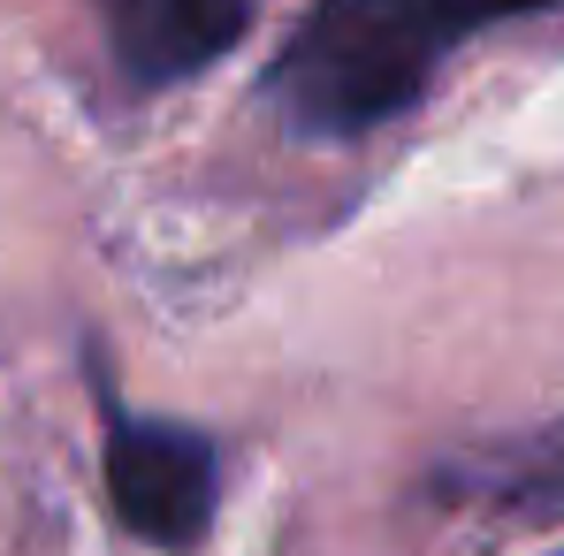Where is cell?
I'll list each match as a JSON object with an SVG mask.
<instances>
[{"label":"cell","mask_w":564,"mask_h":556,"mask_svg":"<svg viewBox=\"0 0 564 556\" xmlns=\"http://www.w3.org/2000/svg\"><path fill=\"white\" fill-rule=\"evenodd\" d=\"M466 31H480L466 0H321L282 39L268 99L305 138H359L427 92Z\"/></svg>","instance_id":"obj_1"},{"label":"cell","mask_w":564,"mask_h":556,"mask_svg":"<svg viewBox=\"0 0 564 556\" xmlns=\"http://www.w3.org/2000/svg\"><path fill=\"white\" fill-rule=\"evenodd\" d=\"M557 556H564V549H557Z\"/></svg>","instance_id":"obj_6"},{"label":"cell","mask_w":564,"mask_h":556,"mask_svg":"<svg viewBox=\"0 0 564 556\" xmlns=\"http://www.w3.org/2000/svg\"><path fill=\"white\" fill-rule=\"evenodd\" d=\"M473 23H503V15H542V8H557V0H466Z\"/></svg>","instance_id":"obj_5"},{"label":"cell","mask_w":564,"mask_h":556,"mask_svg":"<svg viewBox=\"0 0 564 556\" xmlns=\"http://www.w3.org/2000/svg\"><path fill=\"white\" fill-rule=\"evenodd\" d=\"M245 23H252V0H107V39L138 92L214 69L245 39Z\"/></svg>","instance_id":"obj_3"},{"label":"cell","mask_w":564,"mask_h":556,"mask_svg":"<svg viewBox=\"0 0 564 556\" xmlns=\"http://www.w3.org/2000/svg\"><path fill=\"white\" fill-rule=\"evenodd\" d=\"M451 495L473 503H496V511H519V519H557L564 511V419L519 435V443H496L451 472Z\"/></svg>","instance_id":"obj_4"},{"label":"cell","mask_w":564,"mask_h":556,"mask_svg":"<svg viewBox=\"0 0 564 556\" xmlns=\"http://www.w3.org/2000/svg\"><path fill=\"white\" fill-rule=\"evenodd\" d=\"M107 495H115V519L145 549H191L214 526L221 458L198 427L145 419L122 396H107Z\"/></svg>","instance_id":"obj_2"}]
</instances>
